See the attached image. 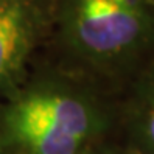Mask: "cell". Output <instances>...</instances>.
Wrapping results in <instances>:
<instances>
[{"mask_svg": "<svg viewBox=\"0 0 154 154\" xmlns=\"http://www.w3.org/2000/svg\"><path fill=\"white\" fill-rule=\"evenodd\" d=\"M117 134V95L45 56L0 100V154H89Z\"/></svg>", "mask_w": 154, "mask_h": 154, "instance_id": "cell-1", "label": "cell"}, {"mask_svg": "<svg viewBox=\"0 0 154 154\" xmlns=\"http://www.w3.org/2000/svg\"><path fill=\"white\" fill-rule=\"evenodd\" d=\"M117 137L154 154V59L117 94Z\"/></svg>", "mask_w": 154, "mask_h": 154, "instance_id": "cell-4", "label": "cell"}, {"mask_svg": "<svg viewBox=\"0 0 154 154\" xmlns=\"http://www.w3.org/2000/svg\"><path fill=\"white\" fill-rule=\"evenodd\" d=\"M51 0H0V100L44 48Z\"/></svg>", "mask_w": 154, "mask_h": 154, "instance_id": "cell-3", "label": "cell"}, {"mask_svg": "<svg viewBox=\"0 0 154 154\" xmlns=\"http://www.w3.org/2000/svg\"><path fill=\"white\" fill-rule=\"evenodd\" d=\"M42 53L117 95L154 59V0H51Z\"/></svg>", "mask_w": 154, "mask_h": 154, "instance_id": "cell-2", "label": "cell"}, {"mask_svg": "<svg viewBox=\"0 0 154 154\" xmlns=\"http://www.w3.org/2000/svg\"><path fill=\"white\" fill-rule=\"evenodd\" d=\"M89 154H142V152L132 148L131 145L125 143L117 135H112V137L100 142L97 146L90 149Z\"/></svg>", "mask_w": 154, "mask_h": 154, "instance_id": "cell-5", "label": "cell"}]
</instances>
